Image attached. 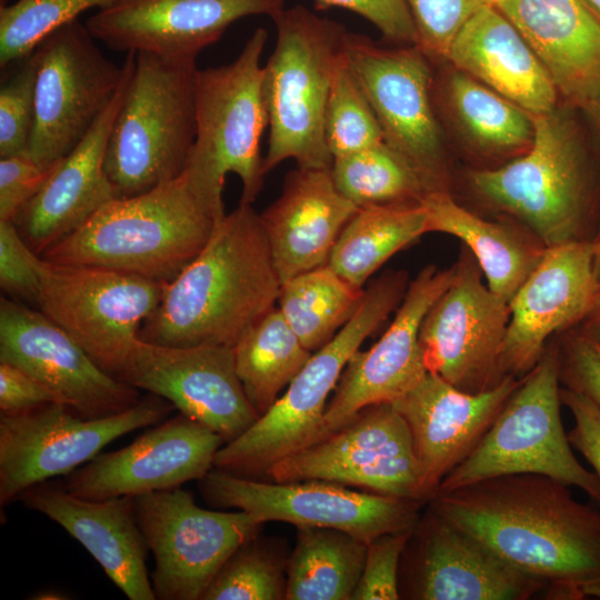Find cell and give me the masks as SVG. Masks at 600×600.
Here are the masks:
<instances>
[{"mask_svg":"<svg viewBox=\"0 0 600 600\" xmlns=\"http://www.w3.org/2000/svg\"><path fill=\"white\" fill-rule=\"evenodd\" d=\"M531 117L529 150L498 168L468 170L467 184L482 204L547 248L591 239L593 174L577 127L559 106Z\"/></svg>","mask_w":600,"mask_h":600,"instance_id":"277c9868","label":"cell"},{"mask_svg":"<svg viewBox=\"0 0 600 600\" xmlns=\"http://www.w3.org/2000/svg\"><path fill=\"white\" fill-rule=\"evenodd\" d=\"M330 172L338 191L357 207L420 202L427 194L408 161L384 142L333 158Z\"/></svg>","mask_w":600,"mask_h":600,"instance_id":"8d00e7d4","label":"cell"},{"mask_svg":"<svg viewBox=\"0 0 600 600\" xmlns=\"http://www.w3.org/2000/svg\"><path fill=\"white\" fill-rule=\"evenodd\" d=\"M420 203L427 214L428 231L461 240L474 257L489 289L508 303L547 250L522 226L484 219L459 204L450 192L428 193Z\"/></svg>","mask_w":600,"mask_h":600,"instance_id":"4dcf8cb0","label":"cell"},{"mask_svg":"<svg viewBox=\"0 0 600 600\" xmlns=\"http://www.w3.org/2000/svg\"><path fill=\"white\" fill-rule=\"evenodd\" d=\"M280 288L260 213L239 203L217 224L204 249L164 284L139 338L172 347L233 348L276 307Z\"/></svg>","mask_w":600,"mask_h":600,"instance_id":"7a4b0ae2","label":"cell"},{"mask_svg":"<svg viewBox=\"0 0 600 600\" xmlns=\"http://www.w3.org/2000/svg\"><path fill=\"white\" fill-rule=\"evenodd\" d=\"M591 14L600 23V0H581Z\"/></svg>","mask_w":600,"mask_h":600,"instance_id":"11a10c76","label":"cell"},{"mask_svg":"<svg viewBox=\"0 0 600 600\" xmlns=\"http://www.w3.org/2000/svg\"><path fill=\"white\" fill-rule=\"evenodd\" d=\"M197 71L196 61L137 52L104 156L117 198L143 193L183 172L197 132Z\"/></svg>","mask_w":600,"mask_h":600,"instance_id":"52a82bcc","label":"cell"},{"mask_svg":"<svg viewBox=\"0 0 600 600\" xmlns=\"http://www.w3.org/2000/svg\"><path fill=\"white\" fill-rule=\"evenodd\" d=\"M522 378L509 376L493 389L470 393L427 372L392 402L409 426L427 502L474 450Z\"/></svg>","mask_w":600,"mask_h":600,"instance_id":"d4e9b609","label":"cell"},{"mask_svg":"<svg viewBox=\"0 0 600 600\" xmlns=\"http://www.w3.org/2000/svg\"><path fill=\"white\" fill-rule=\"evenodd\" d=\"M164 284L124 271L42 258L37 304L117 378Z\"/></svg>","mask_w":600,"mask_h":600,"instance_id":"8fae6325","label":"cell"},{"mask_svg":"<svg viewBox=\"0 0 600 600\" xmlns=\"http://www.w3.org/2000/svg\"><path fill=\"white\" fill-rule=\"evenodd\" d=\"M454 267L451 284L421 322L419 344L428 372L462 391L484 392L507 378L500 359L510 307L482 281L464 246Z\"/></svg>","mask_w":600,"mask_h":600,"instance_id":"e0dca14e","label":"cell"},{"mask_svg":"<svg viewBox=\"0 0 600 600\" xmlns=\"http://www.w3.org/2000/svg\"><path fill=\"white\" fill-rule=\"evenodd\" d=\"M407 557L408 598L419 600H527L548 583L499 558L432 509L414 526Z\"/></svg>","mask_w":600,"mask_h":600,"instance_id":"603a6c76","label":"cell"},{"mask_svg":"<svg viewBox=\"0 0 600 600\" xmlns=\"http://www.w3.org/2000/svg\"><path fill=\"white\" fill-rule=\"evenodd\" d=\"M548 476L491 477L437 492L429 508L548 584L600 576V510Z\"/></svg>","mask_w":600,"mask_h":600,"instance_id":"6da1fadb","label":"cell"},{"mask_svg":"<svg viewBox=\"0 0 600 600\" xmlns=\"http://www.w3.org/2000/svg\"><path fill=\"white\" fill-rule=\"evenodd\" d=\"M267 41V30L257 28L232 62L197 71V132L183 171L220 214H226L228 173L241 181L239 203L252 204L263 187L260 141L269 120L261 59Z\"/></svg>","mask_w":600,"mask_h":600,"instance_id":"ba28073f","label":"cell"},{"mask_svg":"<svg viewBox=\"0 0 600 600\" xmlns=\"http://www.w3.org/2000/svg\"><path fill=\"white\" fill-rule=\"evenodd\" d=\"M49 403L63 402L33 376L0 362V414L19 413Z\"/></svg>","mask_w":600,"mask_h":600,"instance_id":"681fc988","label":"cell"},{"mask_svg":"<svg viewBox=\"0 0 600 600\" xmlns=\"http://www.w3.org/2000/svg\"><path fill=\"white\" fill-rule=\"evenodd\" d=\"M276 482L320 480L427 502L407 421L392 403L364 408L340 429L272 463Z\"/></svg>","mask_w":600,"mask_h":600,"instance_id":"9a60e30c","label":"cell"},{"mask_svg":"<svg viewBox=\"0 0 600 600\" xmlns=\"http://www.w3.org/2000/svg\"><path fill=\"white\" fill-rule=\"evenodd\" d=\"M174 409L149 393L132 408L98 419L63 403L0 414V504L18 501L28 488L86 464L113 440L163 421Z\"/></svg>","mask_w":600,"mask_h":600,"instance_id":"7c38bea8","label":"cell"},{"mask_svg":"<svg viewBox=\"0 0 600 600\" xmlns=\"http://www.w3.org/2000/svg\"><path fill=\"white\" fill-rule=\"evenodd\" d=\"M56 166L43 168L27 154L1 158L0 221L13 222L41 190Z\"/></svg>","mask_w":600,"mask_h":600,"instance_id":"7dc6e473","label":"cell"},{"mask_svg":"<svg viewBox=\"0 0 600 600\" xmlns=\"http://www.w3.org/2000/svg\"><path fill=\"white\" fill-rule=\"evenodd\" d=\"M222 443L218 433L179 412L129 446L99 453L62 482L72 494L90 500L180 488L214 467Z\"/></svg>","mask_w":600,"mask_h":600,"instance_id":"44dd1931","label":"cell"},{"mask_svg":"<svg viewBox=\"0 0 600 600\" xmlns=\"http://www.w3.org/2000/svg\"><path fill=\"white\" fill-rule=\"evenodd\" d=\"M286 599L349 600L362 573L367 542L338 529L297 527Z\"/></svg>","mask_w":600,"mask_h":600,"instance_id":"836d02e7","label":"cell"},{"mask_svg":"<svg viewBox=\"0 0 600 600\" xmlns=\"http://www.w3.org/2000/svg\"><path fill=\"white\" fill-rule=\"evenodd\" d=\"M117 379L169 401L230 442L259 418L236 369L233 348L172 347L140 338Z\"/></svg>","mask_w":600,"mask_h":600,"instance_id":"ac0fdd59","label":"cell"},{"mask_svg":"<svg viewBox=\"0 0 600 600\" xmlns=\"http://www.w3.org/2000/svg\"><path fill=\"white\" fill-rule=\"evenodd\" d=\"M448 67L437 78L433 74L436 110L444 112L481 154L514 159L528 151L534 138L531 114L474 78Z\"/></svg>","mask_w":600,"mask_h":600,"instance_id":"1f68e13d","label":"cell"},{"mask_svg":"<svg viewBox=\"0 0 600 600\" xmlns=\"http://www.w3.org/2000/svg\"><path fill=\"white\" fill-rule=\"evenodd\" d=\"M591 240L594 247V274L598 283H600V223Z\"/></svg>","mask_w":600,"mask_h":600,"instance_id":"f5cc1de1","label":"cell"},{"mask_svg":"<svg viewBox=\"0 0 600 600\" xmlns=\"http://www.w3.org/2000/svg\"><path fill=\"white\" fill-rule=\"evenodd\" d=\"M560 399L573 416L574 424L567 433L569 442L593 468L600 481V407L588 397L562 386Z\"/></svg>","mask_w":600,"mask_h":600,"instance_id":"c3c4849f","label":"cell"},{"mask_svg":"<svg viewBox=\"0 0 600 600\" xmlns=\"http://www.w3.org/2000/svg\"><path fill=\"white\" fill-rule=\"evenodd\" d=\"M37 59L32 52L0 89V158L27 154L36 113Z\"/></svg>","mask_w":600,"mask_h":600,"instance_id":"60d3db41","label":"cell"},{"mask_svg":"<svg viewBox=\"0 0 600 600\" xmlns=\"http://www.w3.org/2000/svg\"><path fill=\"white\" fill-rule=\"evenodd\" d=\"M587 114L590 117L597 129L600 131V99L590 103L583 109Z\"/></svg>","mask_w":600,"mask_h":600,"instance_id":"db71d44e","label":"cell"},{"mask_svg":"<svg viewBox=\"0 0 600 600\" xmlns=\"http://www.w3.org/2000/svg\"><path fill=\"white\" fill-rule=\"evenodd\" d=\"M577 327L600 348V283L589 310Z\"/></svg>","mask_w":600,"mask_h":600,"instance_id":"f907efd6","label":"cell"},{"mask_svg":"<svg viewBox=\"0 0 600 600\" xmlns=\"http://www.w3.org/2000/svg\"><path fill=\"white\" fill-rule=\"evenodd\" d=\"M18 501L61 526L100 564L130 600H156L139 528L134 497L104 500L79 498L62 481L47 480L23 491Z\"/></svg>","mask_w":600,"mask_h":600,"instance_id":"4316f807","label":"cell"},{"mask_svg":"<svg viewBox=\"0 0 600 600\" xmlns=\"http://www.w3.org/2000/svg\"><path fill=\"white\" fill-rule=\"evenodd\" d=\"M364 293L324 264L281 283L277 302L302 344L314 352L353 317Z\"/></svg>","mask_w":600,"mask_h":600,"instance_id":"d590c367","label":"cell"},{"mask_svg":"<svg viewBox=\"0 0 600 600\" xmlns=\"http://www.w3.org/2000/svg\"><path fill=\"white\" fill-rule=\"evenodd\" d=\"M316 10H349L372 23L382 37L399 46H416L417 30L406 0H313Z\"/></svg>","mask_w":600,"mask_h":600,"instance_id":"bcb514c9","label":"cell"},{"mask_svg":"<svg viewBox=\"0 0 600 600\" xmlns=\"http://www.w3.org/2000/svg\"><path fill=\"white\" fill-rule=\"evenodd\" d=\"M521 33L560 97L582 110L600 99V23L581 0H487Z\"/></svg>","mask_w":600,"mask_h":600,"instance_id":"f1b7e54d","label":"cell"},{"mask_svg":"<svg viewBox=\"0 0 600 600\" xmlns=\"http://www.w3.org/2000/svg\"><path fill=\"white\" fill-rule=\"evenodd\" d=\"M286 583L280 561L253 538L229 557L202 600L286 599Z\"/></svg>","mask_w":600,"mask_h":600,"instance_id":"ab89813d","label":"cell"},{"mask_svg":"<svg viewBox=\"0 0 600 600\" xmlns=\"http://www.w3.org/2000/svg\"><path fill=\"white\" fill-rule=\"evenodd\" d=\"M324 136L332 158L383 142L373 108L348 62L346 50L336 67L330 88Z\"/></svg>","mask_w":600,"mask_h":600,"instance_id":"74e56055","label":"cell"},{"mask_svg":"<svg viewBox=\"0 0 600 600\" xmlns=\"http://www.w3.org/2000/svg\"><path fill=\"white\" fill-rule=\"evenodd\" d=\"M414 527L383 533L367 543L363 569L353 600L400 599L399 573Z\"/></svg>","mask_w":600,"mask_h":600,"instance_id":"7bdbcfd3","label":"cell"},{"mask_svg":"<svg viewBox=\"0 0 600 600\" xmlns=\"http://www.w3.org/2000/svg\"><path fill=\"white\" fill-rule=\"evenodd\" d=\"M284 0H117L87 21L91 36L116 51L149 52L172 61H196L236 21L274 19Z\"/></svg>","mask_w":600,"mask_h":600,"instance_id":"7402d4cb","label":"cell"},{"mask_svg":"<svg viewBox=\"0 0 600 600\" xmlns=\"http://www.w3.org/2000/svg\"><path fill=\"white\" fill-rule=\"evenodd\" d=\"M583 597L600 599V576L579 583Z\"/></svg>","mask_w":600,"mask_h":600,"instance_id":"816d5d0a","label":"cell"},{"mask_svg":"<svg viewBox=\"0 0 600 600\" xmlns=\"http://www.w3.org/2000/svg\"><path fill=\"white\" fill-rule=\"evenodd\" d=\"M454 272V264L444 269L429 264L409 282L388 329L347 363L311 443L340 429L367 407L394 402L427 374L419 344L421 322L451 284Z\"/></svg>","mask_w":600,"mask_h":600,"instance_id":"d6986e66","label":"cell"},{"mask_svg":"<svg viewBox=\"0 0 600 600\" xmlns=\"http://www.w3.org/2000/svg\"><path fill=\"white\" fill-rule=\"evenodd\" d=\"M86 26L71 21L44 38L37 59L34 126L27 156L43 168L56 166L87 136L123 81L118 66Z\"/></svg>","mask_w":600,"mask_h":600,"instance_id":"4fadbf2b","label":"cell"},{"mask_svg":"<svg viewBox=\"0 0 600 600\" xmlns=\"http://www.w3.org/2000/svg\"><path fill=\"white\" fill-rule=\"evenodd\" d=\"M42 257L23 240L12 221H0V286L3 292L37 303Z\"/></svg>","mask_w":600,"mask_h":600,"instance_id":"ee69618b","label":"cell"},{"mask_svg":"<svg viewBox=\"0 0 600 600\" xmlns=\"http://www.w3.org/2000/svg\"><path fill=\"white\" fill-rule=\"evenodd\" d=\"M224 216L183 171L143 193L111 200L41 257L168 283L204 249Z\"/></svg>","mask_w":600,"mask_h":600,"instance_id":"3957f363","label":"cell"},{"mask_svg":"<svg viewBox=\"0 0 600 600\" xmlns=\"http://www.w3.org/2000/svg\"><path fill=\"white\" fill-rule=\"evenodd\" d=\"M198 481L203 498L213 506L242 510L262 523L273 520L338 529L367 543L414 527L422 504L328 481H259L219 469Z\"/></svg>","mask_w":600,"mask_h":600,"instance_id":"2e32d148","label":"cell"},{"mask_svg":"<svg viewBox=\"0 0 600 600\" xmlns=\"http://www.w3.org/2000/svg\"><path fill=\"white\" fill-rule=\"evenodd\" d=\"M233 352L237 373L259 417L278 400L312 354L278 307L242 333Z\"/></svg>","mask_w":600,"mask_h":600,"instance_id":"e575fe53","label":"cell"},{"mask_svg":"<svg viewBox=\"0 0 600 600\" xmlns=\"http://www.w3.org/2000/svg\"><path fill=\"white\" fill-rule=\"evenodd\" d=\"M560 387L556 336L474 450L437 492L491 477L537 473L578 487L600 504V481L578 461L563 429Z\"/></svg>","mask_w":600,"mask_h":600,"instance_id":"9c48e42d","label":"cell"},{"mask_svg":"<svg viewBox=\"0 0 600 600\" xmlns=\"http://www.w3.org/2000/svg\"><path fill=\"white\" fill-rule=\"evenodd\" d=\"M134 511L154 559L150 579L159 600H202L229 557L263 524L242 510L203 509L181 487L136 496Z\"/></svg>","mask_w":600,"mask_h":600,"instance_id":"5bb4252c","label":"cell"},{"mask_svg":"<svg viewBox=\"0 0 600 600\" xmlns=\"http://www.w3.org/2000/svg\"><path fill=\"white\" fill-rule=\"evenodd\" d=\"M357 209L338 191L330 169L288 172L281 194L260 213L281 283L327 264Z\"/></svg>","mask_w":600,"mask_h":600,"instance_id":"83f0119b","label":"cell"},{"mask_svg":"<svg viewBox=\"0 0 600 600\" xmlns=\"http://www.w3.org/2000/svg\"><path fill=\"white\" fill-rule=\"evenodd\" d=\"M403 271H387L367 289L353 317L311 354L281 397L241 436L222 446L216 469L251 478L310 444L318 433L341 374L361 343L399 307L407 288Z\"/></svg>","mask_w":600,"mask_h":600,"instance_id":"8992f818","label":"cell"},{"mask_svg":"<svg viewBox=\"0 0 600 600\" xmlns=\"http://www.w3.org/2000/svg\"><path fill=\"white\" fill-rule=\"evenodd\" d=\"M0 362L37 378L76 414L109 417L136 406L138 389L104 371L42 311L1 298Z\"/></svg>","mask_w":600,"mask_h":600,"instance_id":"ffe728a7","label":"cell"},{"mask_svg":"<svg viewBox=\"0 0 600 600\" xmlns=\"http://www.w3.org/2000/svg\"><path fill=\"white\" fill-rule=\"evenodd\" d=\"M446 62L530 114L558 106L560 96L549 72L517 28L490 3L460 29Z\"/></svg>","mask_w":600,"mask_h":600,"instance_id":"f546056e","label":"cell"},{"mask_svg":"<svg viewBox=\"0 0 600 600\" xmlns=\"http://www.w3.org/2000/svg\"><path fill=\"white\" fill-rule=\"evenodd\" d=\"M559 380L600 407V348L578 327L557 334Z\"/></svg>","mask_w":600,"mask_h":600,"instance_id":"f6af8a7d","label":"cell"},{"mask_svg":"<svg viewBox=\"0 0 600 600\" xmlns=\"http://www.w3.org/2000/svg\"><path fill=\"white\" fill-rule=\"evenodd\" d=\"M117 0H18L0 7L1 68L30 56L50 33L92 8Z\"/></svg>","mask_w":600,"mask_h":600,"instance_id":"f35d334b","label":"cell"},{"mask_svg":"<svg viewBox=\"0 0 600 600\" xmlns=\"http://www.w3.org/2000/svg\"><path fill=\"white\" fill-rule=\"evenodd\" d=\"M427 232V214L420 202L358 207L340 232L327 264L363 288L388 259Z\"/></svg>","mask_w":600,"mask_h":600,"instance_id":"d6a6232c","label":"cell"},{"mask_svg":"<svg viewBox=\"0 0 600 600\" xmlns=\"http://www.w3.org/2000/svg\"><path fill=\"white\" fill-rule=\"evenodd\" d=\"M346 54L383 142L408 161L427 194L450 192L446 140L432 98V61L417 46L384 48L353 32L347 34Z\"/></svg>","mask_w":600,"mask_h":600,"instance_id":"30bf717a","label":"cell"},{"mask_svg":"<svg viewBox=\"0 0 600 600\" xmlns=\"http://www.w3.org/2000/svg\"><path fill=\"white\" fill-rule=\"evenodd\" d=\"M273 22L276 44L263 66L269 120L264 172L288 159L298 168L330 169L324 117L349 31L303 4L284 8Z\"/></svg>","mask_w":600,"mask_h":600,"instance_id":"5b68a950","label":"cell"},{"mask_svg":"<svg viewBox=\"0 0 600 600\" xmlns=\"http://www.w3.org/2000/svg\"><path fill=\"white\" fill-rule=\"evenodd\" d=\"M127 53V71L109 107L77 147L57 163L41 190L13 221L23 240L39 256L117 199L104 171V156L136 64L137 52Z\"/></svg>","mask_w":600,"mask_h":600,"instance_id":"484cf974","label":"cell"},{"mask_svg":"<svg viewBox=\"0 0 600 600\" xmlns=\"http://www.w3.org/2000/svg\"><path fill=\"white\" fill-rule=\"evenodd\" d=\"M417 30V47L433 62H446L449 48L487 0H406Z\"/></svg>","mask_w":600,"mask_h":600,"instance_id":"b9f144b4","label":"cell"},{"mask_svg":"<svg viewBox=\"0 0 600 600\" xmlns=\"http://www.w3.org/2000/svg\"><path fill=\"white\" fill-rule=\"evenodd\" d=\"M598 284L591 239L547 248L509 302L500 359L503 376L529 373L554 336L581 322Z\"/></svg>","mask_w":600,"mask_h":600,"instance_id":"cb8c5ba5","label":"cell"}]
</instances>
